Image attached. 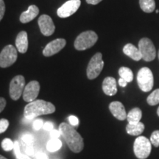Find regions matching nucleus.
<instances>
[{
	"mask_svg": "<svg viewBox=\"0 0 159 159\" xmlns=\"http://www.w3.org/2000/svg\"><path fill=\"white\" fill-rule=\"evenodd\" d=\"M59 130L66 144L68 145L69 148L72 152L78 153L83 150L84 148L83 139L80 134L75 130L74 127L71 126L70 124L63 122L60 125Z\"/></svg>",
	"mask_w": 159,
	"mask_h": 159,
	"instance_id": "obj_1",
	"label": "nucleus"
},
{
	"mask_svg": "<svg viewBox=\"0 0 159 159\" xmlns=\"http://www.w3.org/2000/svg\"><path fill=\"white\" fill-rule=\"evenodd\" d=\"M55 111V107L52 103L43 99H37L26 105L24 111V116L26 119H32L41 115L53 114Z\"/></svg>",
	"mask_w": 159,
	"mask_h": 159,
	"instance_id": "obj_2",
	"label": "nucleus"
},
{
	"mask_svg": "<svg viewBox=\"0 0 159 159\" xmlns=\"http://www.w3.org/2000/svg\"><path fill=\"white\" fill-rule=\"evenodd\" d=\"M98 40L97 33L92 30L83 32L75 41V47L77 50L83 51L93 47Z\"/></svg>",
	"mask_w": 159,
	"mask_h": 159,
	"instance_id": "obj_3",
	"label": "nucleus"
},
{
	"mask_svg": "<svg viewBox=\"0 0 159 159\" xmlns=\"http://www.w3.org/2000/svg\"><path fill=\"white\" fill-rule=\"evenodd\" d=\"M137 82L139 89L144 92L152 90L154 85V78L152 71L148 67H143L137 75Z\"/></svg>",
	"mask_w": 159,
	"mask_h": 159,
	"instance_id": "obj_4",
	"label": "nucleus"
},
{
	"mask_svg": "<svg viewBox=\"0 0 159 159\" xmlns=\"http://www.w3.org/2000/svg\"><path fill=\"white\" fill-rule=\"evenodd\" d=\"M152 150L150 140L144 136L137 137L134 142V151L135 156L139 159H145L150 156Z\"/></svg>",
	"mask_w": 159,
	"mask_h": 159,
	"instance_id": "obj_5",
	"label": "nucleus"
},
{
	"mask_svg": "<svg viewBox=\"0 0 159 159\" xmlns=\"http://www.w3.org/2000/svg\"><path fill=\"white\" fill-rule=\"evenodd\" d=\"M104 67L102 53L97 52L91 57L87 67V77L89 80H94L99 76Z\"/></svg>",
	"mask_w": 159,
	"mask_h": 159,
	"instance_id": "obj_6",
	"label": "nucleus"
},
{
	"mask_svg": "<svg viewBox=\"0 0 159 159\" xmlns=\"http://www.w3.org/2000/svg\"><path fill=\"white\" fill-rule=\"evenodd\" d=\"M138 48L144 61L147 62H150L156 58V47L150 39L148 38H144V39H141L139 42Z\"/></svg>",
	"mask_w": 159,
	"mask_h": 159,
	"instance_id": "obj_7",
	"label": "nucleus"
},
{
	"mask_svg": "<svg viewBox=\"0 0 159 159\" xmlns=\"http://www.w3.org/2000/svg\"><path fill=\"white\" fill-rule=\"evenodd\" d=\"M17 49L13 45H7L0 52V67L7 68L11 66L17 60Z\"/></svg>",
	"mask_w": 159,
	"mask_h": 159,
	"instance_id": "obj_8",
	"label": "nucleus"
},
{
	"mask_svg": "<svg viewBox=\"0 0 159 159\" xmlns=\"http://www.w3.org/2000/svg\"><path fill=\"white\" fill-rule=\"evenodd\" d=\"M25 88V79L22 75H17L12 79L10 83L9 93L13 100H18L23 94Z\"/></svg>",
	"mask_w": 159,
	"mask_h": 159,
	"instance_id": "obj_9",
	"label": "nucleus"
},
{
	"mask_svg": "<svg viewBox=\"0 0 159 159\" xmlns=\"http://www.w3.org/2000/svg\"><path fill=\"white\" fill-rule=\"evenodd\" d=\"M80 0H69L60 7L57 11V14L60 18H67L76 13L80 7Z\"/></svg>",
	"mask_w": 159,
	"mask_h": 159,
	"instance_id": "obj_10",
	"label": "nucleus"
},
{
	"mask_svg": "<svg viewBox=\"0 0 159 159\" xmlns=\"http://www.w3.org/2000/svg\"><path fill=\"white\" fill-rule=\"evenodd\" d=\"M40 91V84L36 80L30 82L23 91V99L25 102H31L35 100Z\"/></svg>",
	"mask_w": 159,
	"mask_h": 159,
	"instance_id": "obj_11",
	"label": "nucleus"
},
{
	"mask_svg": "<svg viewBox=\"0 0 159 159\" xmlns=\"http://www.w3.org/2000/svg\"><path fill=\"white\" fill-rule=\"evenodd\" d=\"M66 44V41L63 39H57L54 41L49 42L45 47L43 50V55L46 57L52 56L57 52H59L61 49L64 48Z\"/></svg>",
	"mask_w": 159,
	"mask_h": 159,
	"instance_id": "obj_12",
	"label": "nucleus"
},
{
	"mask_svg": "<svg viewBox=\"0 0 159 159\" xmlns=\"http://www.w3.org/2000/svg\"><path fill=\"white\" fill-rule=\"evenodd\" d=\"M39 25L41 33L45 36H49L54 33L55 25L52 19L48 15H41L39 17Z\"/></svg>",
	"mask_w": 159,
	"mask_h": 159,
	"instance_id": "obj_13",
	"label": "nucleus"
},
{
	"mask_svg": "<svg viewBox=\"0 0 159 159\" xmlns=\"http://www.w3.org/2000/svg\"><path fill=\"white\" fill-rule=\"evenodd\" d=\"M109 109H110L113 116L119 120L123 121L127 119L126 111H125V106L122 102H119V101L112 102L109 105Z\"/></svg>",
	"mask_w": 159,
	"mask_h": 159,
	"instance_id": "obj_14",
	"label": "nucleus"
},
{
	"mask_svg": "<svg viewBox=\"0 0 159 159\" xmlns=\"http://www.w3.org/2000/svg\"><path fill=\"white\" fill-rule=\"evenodd\" d=\"M103 92L108 96H114L117 93L116 79L112 77H107L102 82Z\"/></svg>",
	"mask_w": 159,
	"mask_h": 159,
	"instance_id": "obj_15",
	"label": "nucleus"
},
{
	"mask_svg": "<svg viewBox=\"0 0 159 159\" xmlns=\"http://www.w3.org/2000/svg\"><path fill=\"white\" fill-rule=\"evenodd\" d=\"M16 47L21 53H25L28 49V36L25 31H21L16 39Z\"/></svg>",
	"mask_w": 159,
	"mask_h": 159,
	"instance_id": "obj_16",
	"label": "nucleus"
},
{
	"mask_svg": "<svg viewBox=\"0 0 159 159\" xmlns=\"http://www.w3.org/2000/svg\"><path fill=\"white\" fill-rule=\"evenodd\" d=\"M39 13V9L36 5H30L27 11L23 12L20 16V21L21 23H28L37 17Z\"/></svg>",
	"mask_w": 159,
	"mask_h": 159,
	"instance_id": "obj_17",
	"label": "nucleus"
},
{
	"mask_svg": "<svg viewBox=\"0 0 159 159\" xmlns=\"http://www.w3.org/2000/svg\"><path fill=\"white\" fill-rule=\"evenodd\" d=\"M123 52L126 55H128V57H130L131 59L136 61H139L141 59H142V55H141L139 48L135 47L132 43H128V44L125 45L123 48Z\"/></svg>",
	"mask_w": 159,
	"mask_h": 159,
	"instance_id": "obj_18",
	"label": "nucleus"
},
{
	"mask_svg": "<svg viewBox=\"0 0 159 159\" xmlns=\"http://www.w3.org/2000/svg\"><path fill=\"white\" fill-rule=\"evenodd\" d=\"M144 125L142 122H139L134 124L128 123L126 126L127 133L130 136H139L144 132Z\"/></svg>",
	"mask_w": 159,
	"mask_h": 159,
	"instance_id": "obj_19",
	"label": "nucleus"
},
{
	"mask_svg": "<svg viewBox=\"0 0 159 159\" xmlns=\"http://www.w3.org/2000/svg\"><path fill=\"white\" fill-rule=\"evenodd\" d=\"M142 117V110L139 108H134L130 110L127 114V120L130 124H134L141 122V119Z\"/></svg>",
	"mask_w": 159,
	"mask_h": 159,
	"instance_id": "obj_20",
	"label": "nucleus"
},
{
	"mask_svg": "<svg viewBox=\"0 0 159 159\" xmlns=\"http://www.w3.org/2000/svg\"><path fill=\"white\" fill-rule=\"evenodd\" d=\"M139 5L145 13H152L156 8L155 0H139Z\"/></svg>",
	"mask_w": 159,
	"mask_h": 159,
	"instance_id": "obj_21",
	"label": "nucleus"
},
{
	"mask_svg": "<svg viewBox=\"0 0 159 159\" xmlns=\"http://www.w3.org/2000/svg\"><path fill=\"white\" fill-rule=\"evenodd\" d=\"M119 75L121 78L124 79L128 83L132 82L133 80H134V73H133L132 70L128 67H121L119 69Z\"/></svg>",
	"mask_w": 159,
	"mask_h": 159,
	"instance_id": "obj_22",
	"label": "nucleus"
},
{
	"mask_svg": "<svg viewBox=\"0 0 159 159\" xmlns=\"http://www.w3.org/2000/svg\"><path fill=\"white\" fill-rule=\"evenodd\" d=\"M61 147H62V142L59 139H51L47 144V150L51 152H56L61 149Z\"/></svg>",
	"mask_w": 159,
	"mask_h": 159,
	"instance_id": "obj_23",
	"label": "nucleus"
},
{
	"mask_svg": "<svg viewBox=\"0 0 159 159\" xmlns=\"http://www.w3.org/2000/svg\"><path fill=\"white\" fill-rule=\"evenodd\" d=\"M147 102L150 105L154 106L159 103V89H156L149 95L147 98Z\"/></svg>",
	"mask_w": 159,
	"mask_h": 159,
	"instance_id": "obj_24",
	"label": "nucleus"
},
{
	"mask_svg": "<svg viewBox=\"0 0 159 159\" xmlns=\"http://www.w3.org/2000/svg\"><path fill=\"white\" fill-rule=\"evenodd\" d=\"M2 148L5 151H11L14 148V142L11 139L6 138L2 142Z\"/></svg>",
	"mask_w": 159,
	"mask_h": 159,
	"instance_id": "obj_25",
	"label": "nucleus"
},
{
	"mask_svg": "<svg viewBox=\"0 0 159 159\" xmlns=\"http://www.w3.org/2000/svg\"><path fill=\"white\" fill-rule=\"evenodd\" d=\"M150 142L156 148L159 147V130H155L150 136Z\"/></svg>",
	"mask_w": 159,
	"mask_h": 159,
	"instance_id": "obj_26",
	"label": "nucleus"
},
{
	"mask_svg": "<svg viewBox=\"0 0 159 159\" xmlns=\"http://www.w3.org/2000/svg\"><path fill=\"white\" fill-rule=\"evenodd\" d=\"M21 140L22 142L27 145L33 144V143L34 142V138L30 134H24L22 137H21Z\"/></svg>",
	"mask_w": 159,
	"mask_h": 159,
	"instance_id": "obj_27",
	"label": "nucleus"
},
{
	"mask_svg": "<svg viewBox=\"0 0 159 159\" xmlns=\"http://www.w3.org/2000/svg\"><path fill=\"white\" fill-rule=\"evenodd\" d=\"M9 126V121L6 119H0V134L5 132Z\"/></svg>",
	"mask_w": 159,
	"mask_h": 159,
	"instance_id": "obj_28",
	"label": "nucleus"
},
{
	"mask_svg": "<svg viewBox=\"0 0 159 159\" xmlns=\"http://www.w3.org/2000/svg\"><path fill=\"white\" fill-rule=\"evenodd\" d=\"M43 122L42 119H36V120H35L34 122H33V127L35 130H39L41 128H43Z\"/></svg>",
	"mask_w": 159,
	"mask_h": 159,
	"instance_id": "obj_29",
	"label": "nucleus"
},
{
	"mask_svg": "<svg viewBox=\"0 0 159 159\" xmlns=\"http://www.w3.org/2000/svg\"><path fill=\"white\" fill-rule=\"evenodd\" d=\"M69 123L71 126L75 127V126H77L79 124V119L77 117L75 116H70L69 117Z\"/></svg>",
	"mask_w": 159,
	"mask_h": 159,
	"instance_id": "obj_30",
	"label": "nucleus"
},
{
	"mask_svg": "<svg viewBox=\"0 0 159 159\" xmlns=\"http://www.w3.org/2000/svg\"><path fill=\"white\" fill-rule=\"evenodd\" d=\"M5 12V5L3 0H0V21L2 19Z\"/></svg>",
	"mask_w": 159,
	"mask_h": 159,
	"instance_id": "obj_31",
	"label": "nucleus"
},
{
	"mask_svg": "<svg viewBox=\"0 0 159 159\" xmlns=\"http://www.w3.org/2000/svg\"><path fill=\"white\" fill-rule=\"evenodd\" d=\"M25 152L26 155L27 156H33V153H34V149H33L32 144L27 145L25 148Z\"/></svg>",
	"mask_w": 159,
	"mask_h": 159,
	"instance_id": "obj_32",
	"label": "nucleus"
},
{
	"mask_svg": "<svg viewBox=\"0 0 159 159\" xmlns=\"http://www.w3.org/2000/svg\"><path fill=\"white\" fill-rule=\"evenodd\" d=\"M50 136H51V139H59L60 136H61V132L58 130H52L51 133H50Z\"/></svg>",
	"mask_w": 159,
	"mask_h": 159,
	"instance_id": "obj_33",
	"label": "nucleus"
},
{
	"mask_svg": "<svg viewBox=\"0 0 159 159\" xmlns=\"http://www.w3.org/2000/svg\"><path fill=\"white\" fill-rule=\"evenodd\" d=\"M43 128L46 130H53V125L50 122H46L45 123H43Z\"/></svg>",
	"mask_w": 159,
	"mask_h": 159,
	"instance_id": "obj_34",
	"label": "nucleus"
},
{
	"mask_svg": "<svg viewBox=\"0 0 159 159\" xmlns=\"http://www.w3.org/2000/svg\"><path fill=\"white\" fill-rule=\"evenodd\" d=\"M5 106H6L5 99L2 98V97H0V113L5 109Z\"/></svg>",
	"mask_w": 159,
	"mask_h": 159,
	"instance_id": "obj_35",
	"label": "nucleus"
},
{
	"mask_svg": "<svg viewBox=\"0 0 159 159\" xmlns=\"http://www.w3.org/2000/svg\"><path fill=\"white\" fill-rule=\"evenodd\" d=\"M128 82H127L126 80H125L124 79H122V78H119V85H120L121 87H123V88H125V87H126V85H128Z\"/></svg>",
	"mask_w": 159,
	"mask_h": 159,
	"instance_id": "obj_36",
	"label": "nucleus"
},
{
	"mask_svg": "<svg viewBox=\"0 0 159 159\" xmlns=\"http://www.w3.org/2000/svg\"><path fill=\"white\" fill-rule=\"evenodd\" d=\"M36 159H49L47 155L43 152H39L36 156Z\"/></svg>",
	"mask_w": 159,
	"mask_h": 159,
	"instance_id": "obj_37",
	"label": "nucleus"
},
{
	"mask_svg": "<svg viewBox=\"0 0 159 159\" xmlns=\"http://www.w3.org/2000/svg\"><path fill=\"white\" fill-rule=\"evenodd\" d=\"M102 1V0H86V2L89 4V5H97V4H99Z\"/></svg>",
	"mask_w": 159,
	"mask_h": 159,
	"instance_id": "obj_38",
	"label": "nucleus"
},
{
	"mask_svg": "<svg viewBox=\"0 0 159 159\" xmlns=\"http://www.w3.org/2000/svg\"><path fill=\"white\" fill-rule=\"evenodd\" d=\"M16 159H31L30 157L27 156V155H25V154H21V156H19V157H16Z\"/></svg>",
	"mask_w": 159,
	"mask_h": 159,
	"instance_id": "obj_39",
	"label": "nucleus"
},
{
	"mask_svg": "<svg viewBox=\"0 0 159 159\" xmlns=\"http://www.w3.org/2000/svg\"><path fill=\"white\" fill-rule=\"evenodd\" d=\"M0 159H7V158H6L5 157H4V156H1V155H0Z\"/></svg>",
	"mask_w": 159,
	"mask_h": 159,
	"instance_id": "obj_40",
	"label": "nucleus"
},
{
	"mask_svg": "<svg viewBox=\"0 0 159 159\" xmlns=\"http://www.w3.org/2000/svg\"><path fill=\"white\" fill-rule=\"evenodd\" d=\"M157 114H158V116H159V107H158V110H157Z\"/></svg>",
	"mask_w": 159,
	"mask_h": 159,
	"instance_id": "obj_41",
	"label": "nucleus"
},
{
	"mask_svg": "<svg viewBox=\"0 0 159 159\" xmlns=\"http://www.w3.org/2000/svg\"><path fill=\"white\" fill-rule=\"evenodd\" d=\"M158 12H159V11H158V10H157V11H156V13H158Z\"/></svg>",
	"mask_w": 159,
	"mask_h": 159,
	"instance_id": "obj_42",
	"label": "nucleus"
},
{
	"mask_svg": "<svg viewBox=\"0 0 159 159\" xmlns=\"http://www.w3.org/2000/svg\"><path fill=\"white\" fill-rule=\"evenodd\" d=\"M158 59H159V51H158Z\"/></svg>",
	"mask_w": 159,
	"mask_h": 159,
	"instance_id": "obj_43",
	"label": "nucleus"
}]
</instances>
